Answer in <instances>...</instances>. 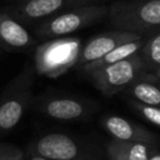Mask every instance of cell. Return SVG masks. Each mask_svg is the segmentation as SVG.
I'll return each instance as SVG.
<instances>
[{
	"label": "cell",
	"mask_w": 160,
	"mask_h": 160,
	"mask_svg": "<svg viewBox=\"0 0 160 160\" xmlns=\"http://www.w3.org/2000/svg\"><path fill=\"white\" fill-rule=\"evenodd\" d=\"M108 19L114 29L148 39L160 32V0H118L109 5Z\"/></svg>",
	"instance_id": "1"
},
{
	"label": "cell",
	"mask_w": 160,
	"mask_h": 160,
	"mask_svg": "<svg viewBox=\"0 0 160 160\" xmlns=\"http://www.w3.org/2000/svg\"><path fill=\"white\" fill-rule=\"evenodd\" d=\"M35 66L28 64L4 89L0 96V132L14 129L32 101Z\"/></svg>",
	"instance_id": "2"
},
{
	"label": "cell",
	"mask_w": 160,
	"mask_h": 160,
	"mask_svg": "<svg viewBox=\"0 0 160 160\" xmlns=\"http://www.w3.org/2000/svg\"><path fill=\"white\" fill-rule=\"evenodd\" d=\"M86 75L95 89L105 96H112L121 92L132 82L139 80H156L154 74L148 72L144 69L139 54L129 56L115 64L102 66Z\"/></svg>",
	"instance_id": "3"
},
{
	"label": "cell",
	"mask_w": 160,
	"mask_h": 160,
	"mask_svg": "<svg viewBox=\"0 0 160 160\" xmlns=\"http://www.w3.org/2000/svg\"><path fill=\"white\" fill-rule=\"evenodd\" d=\"M108 14L109 5L106 4L74 8L40 21L36 25L35 35L45 40L65 38L79 31L80 29L88 28L94 22L102 20L104 18H108Z\"/></svg>",
	"instance_id": "4"
},
{
	"label": "cell",
	"mask_w": 160,
	"mask_h": 160,
	"mask_svg": "<svg viewBox=\"0 0 160 160\" xmlns=\"http://www.w3.org/2000/svg\"><path fill=\"white\" fill-rule=\"evenodd\" d=\"M80 48V40L75 38L49 39L36 48L34 65L36 72L51 78L64 74L75 66Z\"/></svg>",
	"instance_id": "5"
},
{
	"label": "cell",
	"mask_w": 160,
	"mask_h": 160,
	"mask_svg": "<svg viewBox=\"0 0 160 160\" xmlns=\"http://www.w3.org/2000/svg\"><path fill=\"white\" fill-rule=\"evenodd\" d=\"M29 149L30 152L51 160H100V154L92 146L60 132L38 138Z\"/></svg>",
	"instance_id": "6"
},
{
	"label": "cell",
	"mask_w": 160,
	"mask_h": 160,
	"mask_svg": "<svg viewBox=\"0 0 160 160\" xmlns=\"http://www.w3.org/2000/svg\"><path fill=\"white\" fill-rule=\"evenodd\" d=\"M105 1L106 0H25L16 6L9 8L6 11L21 24H39L62 11L79 6L105 4Z\"/></svg>",
	"instance_id": "7"
},
{
	"label": "cell",
	"mask_w": 160,
	"mask_h": 160,
	"mask_svg": "<svg viewBox=\"0 0 160 160\" xmlns=\"http://www.w3.org/2000/svg\"><path fill=\"white\" fill-rule=\"evenodd\" d=\"M140 39H144V38H141L140 35L135 32L126 31V30H119V29H114L111 31L99 34L91 38L84 46L80 48L74 68L80 70L82 66L99 60L101 56H104L105 54L115 49L116 46L125 44V42L134 41V40H140Z\"/></svg>",
	"instance_id": "8"
},
{
	"label": "cell",
	"mask_w": 160,
	"mask_h": 160,
	"mask_svg": "<svg viewBox=\"0 0 160 160\" xmlns=\"http://www.w3.org/2000/svg\"><path fill=\"white\" fill-rule=\"evenodd\" d=\"M102 126L114 140L128 142H144L154 146L160 145V139L152 131L119 115L105 116L102 119Z\"/></svg>",
	"instance_id": "9"
},
{
	"label": "cell",
	"mask_w": 160,
	"mask_h": 160,
	"mask_svg": "<svg viewBox=\"0 0 160 160\" xmlns=\"http://www.w3.org/2000/svg\"><path fill=\"white\" fill-rule=\"evenodd\" d=\"M36 109L46 118L62 121L82 119L89 112L86 102L68 96L40 98L36 102Z\"/></svg>",
	"instance_id": "10"
},
{
	"label": "cell",
	"mask_w": 160,
	"mask_h": 160,
	"mask_svg": "<svg viewBox=\"0 0 160 160\" xmlns=\"http://www.w3.org/2000/svg\"><path fill=\"white\" fill-rule=\"evenodd\" d=\"M34 44L28 29L6 10L0 9V52L29 50Z\"/></svg>",
	"instance_id": "11"
},
{
	"label": "cell",
	"mask_w": 160,
	"mask_h": 160,
	"mask_svg": "<svg viewBox=\"0 0 160 160\" xmlns=\"http://www.w3.org/2000/svg\"><path fill=\"white\" fill-rule=\"evenodd\" d=\"M159 146L144 142H128L111 139L106 145L108 160H149L150 155Z\"/></svg>",
	"instance_id": "12"
},
{
	"label": "cell",
	"mask_w": 160,
	"mask_h": 160,
	"mask_svg": "<svg viewBox=\"0 0 160 160\" xmlns=\"http://www.w3.org/2000/svg\"><path fill=\"white\" fill-rule=\"evenodd\" d=\"M144 41H145V39H140V40H134V41H130V42L121 44V45L116 46L115 49H112L111 51H109L108 54H105L104 56H101L99 60L92 61V62L82 66L80 69V71L86 75V74H89L94 70H98V69L102 68V66L111 65V64H115V62H118L120 60H124L129 56H132V55L139 52Z\"/></svg>",
	"instance_id": "13"
},
{
	"label": "cell",
	"mask_w": 160,
	"mask_h": 160,
	"mask_svg": "<svg viewBox=\"0 0 160 160\" xmlns=\"http://www.w3.org/2000/svg\"><path fill=\"white\" fill-rule=\"evenodd\" d=\"M134 100L160 108V82L156 80H139L125 89Z\"/></svg>",
	"instance_id": "14"
},
{
	"label": "cell",
	"mask_w": 160,
	"mask_h": 160,
	"mask_svg": "<svg viewBox=\"0 0 160 160\" xmlns=\"http://www.w3.org/2000/svg\"><path fill=\"white\" fill-rule=\"evenodd\" d=\"M138 54L148 72L154 74L158 71L160 69V32L145 39Z\"/></svg>",
	"instance_id": "15"
},
{
	"label": "cell",
	"mask_w": 160,
	"mask_h": 160,
	"mask_svg": "<svg viewBox=\"0 0 160 160\" xmlns=\"http://www.w3.org/2000/svg\"><path fill=\"white\" fill-rule=\"evenodd\" d=\"M128 102L130 104V106L132 109H135L145 120H148L149 122H151L152 125L160 128V108L158 106H151V105H146L142 102H139L134 99L128 100Z\"/></svg>",
	"instance_id": "16"
},
{
	"label": "cell",
	"mask_w": 160,
	"mask_h": 160,
	"mask_svg": "<svg viewBox=\"0 0 160 160\" xmlns=\"http://www.w3.org/2000/svg\"><path fill=\"white\" fill-rule=\"evenodd\" d=\"M25 155L21 149L11 144H0V160H24Z\"/></svg>",
	"instance_id": "17"
},
{
	"label": "cell",
	"mask_w": 160,
	"mask_h": 160,
	"mask_svg": "<svg viewBox=\"0 0 160 160\" xmlns=\"http://www.w3.org/2000/svg\"><path fill=\"white\" fill-rule=\"evenodd\" d=\"M149 160H160V149H159V148H156V149L154 150V152L150 155Z\"/></svg>",
	"instance_id": "18"
},
{
	"label": "cell",
	"mask_w": 160,
	"mask_h": 160,
	"mask_svg": "<svg viewBox=\"0 0 160 160\" xmlns=\"http://www.w3.org/2000/svg\"><path fill=\"white\" fill-rule=\"evenodd\" d=\"M28 160H51V159H48V158H44V156H40V155H36V154H30Z\"/></svg>",
	"instance_id": "19"
},
{
	"label": "cell",
	"mask_w": 160,
	"mask_h": 160,
	"mask_svg": "<svg viewBox=\"0 0 160 160\" xmlns=\"http://www.w3.org/2000/svg\"><path fill=\"white\" fill-rule=\"evenodd\" d=\"M154 75H155V78H156V80H158V82H160V69H159L158 71H155Z\"/></svg>",
	"instance_id": "20"
},
{
	"label": "cell",
	"mask_w": 160,
	"mask_h": 160,
	"mask_svg": "<svg viewBox=\"0 0 160 160\" xmlns=\"http://www.w3.org/2000/svg\"><path fill=\"white\" fill-rule=\"evenodd\" d=\"M21 1H25V0H21Z\"/></svg>",
	"instance_id": "21"
}]
</instances>
